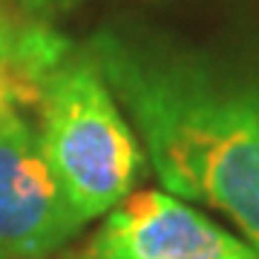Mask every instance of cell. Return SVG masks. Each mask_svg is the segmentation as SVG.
<instances>
[{"label": "cell", "instance_id": "cell-6", "mask_svg": "<svg viewBox=\"0 0 259 259\" xmlns=\"http://www.w3.org/2000/svg\"><path fill=\"white\" fill-rule=\"evenodd\" d=\"M9 112H15V104H9V101H6V98H0V121L6 118Z\"/></svg>", "mask_w": 259, "mask_h": 259}, {"label": "cell", "instance_id": "cell-2", "mask_svg": "<svg viewBox=\"0 0 259 259\" xmlns=\"http://www.w3.org/2000/svg\"><path fill=\"white\" fill-rule=\"evenodd\" d=\"M40 150L66 199L90 222L139 182L144 153L124 121L93 52L69 55L37 95Z\"/></svg>", "mask_w": 259, "mask_h": 259}, {"label": "cell", "instance_id": "cell-3", "mask_svg": "<svg viewBox=\"0 0 259 259\" xmlns=\"http://www.w3.org/2000/svg\"><path fill=\"white\" fill-rule=\"evenodd\" d=\"M37 133L9 112L0 121V259H40L81 231Z\"/></svg>", "mask_w": 259, "mask_h": 259}, {"label": "cell", "instance_id": "cell-8", "mask_svg": "<svg viewBox=\"0 0 259 259\" xmlns=\"http://www.w3.org/2000/svg\"><path fill=\"white\" fill-rule=\"evenodd\" d=\"M0 98H6V101L12 104V98H9V95H6V90H3V87H0Z\"/></svg>", "mask_w": 259, "mask_h": 259}, {"label": "cell", "instance_id": "cell-7", "mask_svg": "<svg viewBox=\"0 0 259 259\" xmlns=\"http://www.w3.org/2000/svg\"><path fill=\"white\" fill-rule=\"evenodd\" d=\"M64 259H98V256L90 253V250H83V253H69V256H64Z\"/></svg>", "mask_w": 259, "mask_h": 259}, {"label": "cell", "instance_id": "cell-1", "mask_svg": "<svg viewBox=\"0 0 259 259\" xmlns=\"http://www.w3.org/2000/svg\"><path fill=\"white\" fill-rule=\"evenodd\" d=\"M93 55L158 182L228 216L259 253V83L115 35L95 37Z\"/></svg>", "mask_w": 259, "mask_h": 259}, {"label": "cell", "instance_id": "cell-4", "mask_svg": "<svg viewBox=\"0 0 259 259\" xmlns=\"http://www.w3.org/2000/svg\"><path fill=\"white\" fill-rule=\"evenodd\" d=\"M90 253L98 259H259L248 242L164 190L124 196L95 233Z\"/></svg>", "mask_w": 259, "mask_h": 259}, {"label": "cell", "instance_id": "cell-5", "mask_svg": "<svg viewBox=\"0 0 259 259\" xmlns=\"http://www.w3.org/2000/svg\"><path fill=\"white\" fill-rule=\"evenodd\" d=\"M26 9H49V6H58V3H72V0H20Z\"/></svg>", "mask_w": 259, "mask_h": 259}]
</instances>
